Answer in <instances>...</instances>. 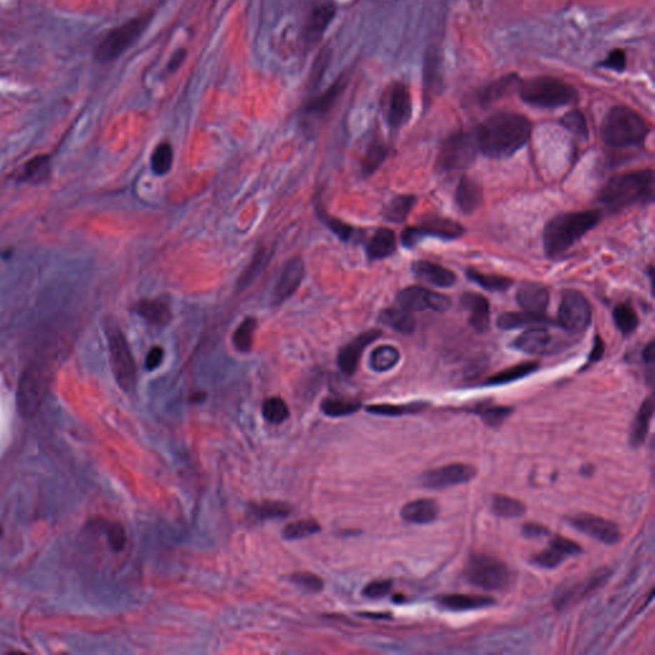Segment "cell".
<instances>
[{"label":"cell","mask_w":655,"mask_h":655,"mask_svg":"<svg viewBox=\"0 0 655 655\" xmlns=\"http://www.w3.org/2000/svg\"><path fill=\"white\" fill-rule=\"evenodd\" d=\"M600 133L604 144L611 148L639 146L647 140L650 125L637 111L619 105L607 113Z\"/></svg>","instance_id":"obj_4"},{"label":"cell","mask_w":655,"mask_h":655,"mask_svg":"<svg viewBox=\"0 0 655 655\" xmlns=\"http://www.w3.org/2000/svg\"><path fill=\"white\" fill-rule=\"evenodd\" d=\"M108 542L114 552H120L125 546V531L120 523H111L108 528Z\"/></svg>","instance_id":"obj_55"},{"label":"cell","mask_w":655,"mask_h":655,"mask_svg":"<svg viewBox=\"0 0 655 655\" xmlns=\"http://www.w3.org/2000/svg\"><path fill=\"white\" fill-rule=\"evenodd\" d=\"M604 350H605V346H604L603 340L599 336H596L595 339H594V346H593V350H591L589 354V360H588L590 365L595 364L603 357Z\"/></svg>","instance_id":"obj_62"},{"label":"cell","mask_w":655,"mask_h":655,"mask_svg":"<svg viewBox=\"0 0 655 655\" xmlns=\"http://www.w3.org/2000/svg\"><path fill=\"white\" fill-rule=\"evenodd\" d=\"M263 416L270 424H282L289 418V408L282 398H268L263 405Z\"/></svg>","instance_id":"obj_46"},{"label":"cell","mask_w":655,"mask_h":655,"mask_svg":"<svg viewBox=\"0 0 655 655\" xmlns=\"http://www.w3.org/2000/svg\"><path fill=\"white\" fill-rule=\"evenodd\" d=\"M296 585L312 593H317L324 588V581L315 574L311 572H297L291 577Z\"/></svg>","instance_id":"obj_54"},{"label":"cell","mask_w":655,"mask_h":655,"mask_svg":"<svg viewBox=\"0 0 655 655\" xmlns=\"http://www.w3.org/2000/svg\"><path fill=\"white\" fill-rule=\"evenodd\" d=\"M654 199V172H630L611 178L599 193V201L613 212L635 204H649Z\"/></svg>","instance_id":"obj_3"},{"label":"cell","mask_w":655,"mask_h":655,"mask_svg":"<svg viewBox=\"0 0 655 655\" xmlns=\"http://www.w3.org/2000/svg\"><path fill=\"white\" fill-rule=\"evenodd\" d=\"M439 516V504L434 499L421 498L408 502L401 509V517L406 523L427 525L434 523Z\"/></svg>","instance_id":"obj_27"},{"label":"cell","mask_w":655,"mask_h":655,"mask_svg":"<svg viewBox=\"0 0 655 655\" xmlns=\"http://www.w3.org/2000/svg\"><path fill=\"white\" fill-rule=\"evenodd\" d=\"M392 588H393V584L390 580H375L365 586L362 594L370 599H379V598L388 595Z\"/></svg>","instance_id":"obj_56"},{"label":"cell","mask_w":655,"mask_h":655,"mask_svg":"<svg viewBox=\"0 0 655 655\" xmlns=\"http://www.w3.org/2000/svg\"><path fill=\"white\" fill-rule=\"evenodd\" d=\"M173 164V149L168 142H163L155 149L151 156V167L156 174H167Z\"/></svg>","instance_id":"obj_51"},{"label":"cell","mask_w":655,"mask_h":655,"mask_svg":"<svg viewBox=\"0 0 655 655\" xmlns=\"http://www.w3.org/2000/svg\"><path fill=\"white\" fill-rule=\"evenodd\" d=\"M305 277V264L301 258L289 260L280 273V280L273 291L272 302L280 305L295 294Z\"/></svg>","instance_id":"obj_17"},{"label":"cell","mask_w":655,"mask_h":655,"mask_svg":"<svg viewBox=\"0 0 655 655\" xmlns=\"http://www.w3.org/2000/svg\"><path fill=\"white\" fill-rule=\"evenodd\" d=\"M476 476V469L471 464H449L432 469L421 475V485L432 490H442L450 486L461 485Z\"/></svg>","instance_id":"obj_13"},{"label":"cell","mask_w":655,"mask_h":655,"mask_svg":"<svg viewBox=\"0 0 655 655\" xmlns=\"http://www.w3.org/2000/svg\"><path fill=\"white\" fill-rule=\"evenodd\" d=\"M464 233V227L460 223L439 215H427L421 219V223L418 226L408 227L404 230L401 242L406 249H413L427 237L452 241L460 238Z\"/></svg>","instance_id":"obj_11"},{"label":"cell","mask_w":655,"mask_h":655,"mask_svg":"<svg viewBox=\"0 0 655 655\" xmlns=\"http://www.w3.org/2000/svg\"><path fill=\"white\" fill-rule=\"evenodd\" d=\"M387 122L388 125L398 130L410 120L413 114V102L407 86L404 83H394L389 89L387 97Z\"/></svg>","instance_id":"obj_16"},{"label":"cell","mask_w":655,"mask_h":655,"mask_svg":"<svg viewBox=\"0 0 655 655\" xmlns=\"http://www.w3.org/2000/svg\"><path fill=\"white\" fill-rule=\"evenodd\" d=\"M562 125L566 127L570 132L574 133L581 139L589 137V128L585 116L580 111H568L562 118Z\"/></svg>","instance_id":"obj_53"},{"label":"cell","mask_w":655,"mask_h":655,"mask_svg":"<svg viewBox=\"0 0 655 655\" xmlns=\"http://www.w3.org/2000/svg\"><path fill=\"white\" fill-rule=\"evenodd\" d=\"M516 298L523 311L534 314H544L549 305L548 289L537 282H525L516 294Z\"/></svg>","instance_id":"obj_22"},{"label":"cell","mask_w":655,"mask_h":655,"mask_svg":"<svg viewBox=\"0 0 655 655\" xmlns=\"http://www.w3.org/2000/svg\"><path fill=\"white\" fill-rule=\"evenodd\" d=\"M105 333L114 378L120 389L125 393H132L137 384V370L130 345L118 325L109 323Z\"/></svg>","instance_id":"obj_8"},{"label":"cell","mask_w":655,"mask_h":655,"mask_svg":"<svg viewBox=\"0 0 655 655\" xmlns=\"http://www.w3.org/2000/svg\"><path fill=\"white\" fill-rule=\"evenodd\" d=\"M268 258H269V256H268V251L266 249H261L255 254L250 266L244 270L242 277L238 280V288L240 289L249 287L251 283L258 278L260 273L264 270V268L268 264Z\"/></svg>","instance_id":"obj_49"},{"label":"cell","mask_w":655,"mask_h":655,"mask_svg":"<svg viewBox=\"0 0 655 655\" xmlns=\"http://www.w3.org/2000/svg\"><path fill=\"white\" fill-rule=\"evenodd\" d=\"M380 336H382V331L378 329L364 331L354 340H351L347 346L343 347L338 354V365L340 370L347 375H352L359 366L361 354L365 351V348L379 338Z\"/></svg>","instance_id":"obj_18"},{"label":"cell","mask_w":655,"mask_h":655,"mask_svg":"<svg viewBox=\"0 0 655 655\" xmlns=\"http://www.w3.org/2000/svg\"><path fill=\"white\" fill-rule=\"evenodd\" d=\"M517 91L523 102L543 109H556L571 105L579 99V92L572 85L552 76H539L521 80Z\"/></svg>","instance_id":"obj_5"},{"label":"cell","mask_w":655,"mask_h":655,"mask_svg":"<svg viewBox=\"0 0 655 655\" xmlns=\"http://www.w3.org/2000/svg\"><path fill=\"white\" fill-rule=\"evenodd\" d=\"M551 544L554 545L556 548H558L560 552L565 553L568 558L574 557V556H579L582 553L581 545L577 544L576 542L568 539V537L556 535L551 540Z\"/></svg>","instance_id":"obj_57"},{"label":"cell","mask_w":655,"mask_h":655,"mask_svg":"<svg viewBox=\"0 0 655 655\" xmlns=\"http://www.w3.org/2000/svg\"><path fill=\"white\" fill-rule=\"evenodd\" d=\"M613 320L623 336H630L639 326V317L633 306L627 302L619 303L613 310Z\"/></svg>","instance_id":"obj_41"},{"label":"cell","mask_w":655,"mask_h":655,"mask_svg":"<svg viewBox=\"0 0 655 655\" xmlns=\"http://www.w3.org/2000/svg\"><path fill=\"white\" fill-rule=\"evenodd\" d=\"M467 411L478 416L488 427L497 429L504 424L513 410L507 406L495 405L488 401L471 406Z\"/></svg>","instance_id":"obj_31"},{"label":"cell","mask_w":655,"mask_h":655,"mask_svg":"<svg viewBox=\"0 0 655 655\" xmlns=\"http://www.w3.org/2000/svg\"><path fill=\"white\" fill-rule=\"evenodd\" d=\"M483 188L472 178L464 176L460 179L455 193V201L461 213L470 215L478 210L483 202Z\"/></svg>","instance_id":"obj_26"},{"label":"cell","mask_w":655,"mask_h":655,"mask_svg":"<svg viewBox=\"0 0 655 655\" xmlns=\"http://www.w3.org/2000/svg\"><path fill=\"white\" fill-rule=\"evenodd\" d=\"M256 319L255 317H247L244 319L240 326L237 328L235 334H233V345L240 352H249L252 348V342H254V336L256 331Z\"/></svg>","instance_id":"obj_45"},{"label":"cell","mask_w":655,"mask_h":655,"mask_svg":"<svg viewBox=\"0 0 655 655\" xmlns=\"http://www.w3.org/2000/svg\"><path fill=\"white\" fill-rule=\"evenodd\" d=\"M492 512L501 518H517L525 515L526 506L523 502L512 497L494 494L492 498Z\"/></svg>","instance_id":"obj_39"},{"label":"cell","mask_w":655,"mask_h":655,"mask_svg":"<svg viewBox=\"0 0 655 655\" xmlns=\"http://www.w3.org/2000/svg\"><path fill=\"white\" fill-rule=\"evenodd\" d=\"M151 13H145L135 17L109 31L96 46V62L106 64L118 60L122 54H125L140 39L151 22Z\"/></svg>","instance_id":"obj_7"},{"label":"cell","mask_w":655,"mask_h":655,"mask_svg":"<svg viewBox=\"0 0 655 655\" xmlns=\"http://www.w3.org/2000/svg\"><path fill=\"white\" fill-rule=\"evenodd\" d=\"M360 407V402H354V401L326 399L322 405V410L329 418H340V416H347V415L357 413Z\"/></svg>","instance_id":"obj_50"},{"label":"cell","mask_w":655,"mask_h":655,"mask_svg":"<svg viewBox=\"0 0 655 655\" xmlns=\"http://www.w3.org/2000/svg\"><path fill=\"white\" fill-rule=\"evenodd\" d=\"M336 15V6L331 0H320L310 12L303 29V39L308 44H315L324 34Z\"/></svg>","instance_id":"obj_19"},{"label":"cell","mask_w":655,"mask_h":655,"mask_svg":"<svg viewBox=\"0 0 655 655\" xmlns=\"http://www.w3.org/2000/svg\"><path fill=\"white\" fill-rule=\"evenodd\" d=\"M539 368L537 362H521L518 365H515L512 368H506L503 371L497 373L495 375L490 376L485 382V385L489 387H497V385H506V384L513 383L520 379H523L526 376L531 375Z\"/></svg>","instance_id":"obj_35"},{"label":"cell","mask_w":655,"mask_h":655,"mask_svg":"<svg viewBox=\"0 0 655 655\" xmlns=\"http://www.w3.org/2000/svg\"><path fill=\"white\" fill-rule=\"evenodd\" d=\"M568 521L576 530L604 544H617L621 540L619 525L600 516L579 513L570 517Z\"/></svg>","instance_id":"obj_15"},{"label":"cell","mask_w":655,"mask_h":655,"mask_svg":"<svg viewBox=\"0 0 655 655\" xmlns=\"http://www.w3.org/2000/svg\"><path fill=\"white\" fill-rule=\"evenodd\" d=\"M323 221L326 223V226L331 228V232H334L342 241H347V240H350L352 237L354 229L346 223L338 221L336 218H331V216L325 215V214L323 215Z\"/></svg>","instance_id":"obj_58"},{"label":"cell","mask_w":655,"mask_h":655,"mask_svg":"<svg viewBox=\"0 0 655 655\" xmlns=\"http://www.w3.org/2000/svg\"><path fill=\"white\" fill-rule=\"evenodd\" d=\"M552 324V320L544 314H534L529 311L504 312L497 319V326L502 331H513L529 325Z\"/></svg>","instance_id":"obj_29"},{"label":"cell","mask_w":655,"mask_h":655,"mask_svg":"<svg viewBox=\"0 0 655 655\" xmlns=\"http://www.w3.org/2000/svg\"><path fill=\"white\" fill-rule=\"evenodd\" d=\"M602 66L617 72H622L626 68V53L621 49L612 50L608 57L603 60Z\"/></svg>","instance_id":"obj_59"},{"label":"cell","mask_w":655,"mask_h":655,"mask_svg":"<svg viewBox=\"0 0 655 655\" xmlns=\"http://www.w3.org/2000/svg\"><path fill=\"white\" fill-rule=\"evenodd\" d=\"M49 388V374L41 364H30L23 370L17 390V407L23 418H32L44 402Z\"/></svg>","instance_id":"obj_10"},{"label":"cell","mask_w":655,"mask_h":655,"mask_svg":"<svg viewBox=\"0 0 655 655\" xmlns=\"http://www.w3.org/2000/svg\"><path fill=\"white\" fill-rule=\"evenodd\" d=\"M429 404L422 402V401H415L410 404H402V405H389V404H382V405L368 406V413H374V415H380V416H389V418H398V416H405V415H415V413H422L425 411Z\"/></svg>","instance_id":"obj_38"},{"label":"cell","mask_w":655,"mask_h":655,"mask_svg":"<svg viewBox=\"0 0 655 655\" xmlns=\"http://www.w3.org/2000/svg\"><path fill=\"white\" fill-rule=\"evenodd\" d=\"M602 219L598 210L570 212L552 218L545 224L543 244L546 256L560 258L566 254L574 243L595 227Z\"/></svg>","instance_id":"obj_2"},{"label":"cell","mask_w":655,"mask_h":655,"mask_svg":"<svg viewBox=\"0 0 655 655\" xmlns=\"http://www.w3.org/2000/svg\"><path fill=\"white\" fill-rule=\"evenodd\" d=\"M379 320L393 331L402 334H411L416 328V320L411 312L401 308H389L382 311Z\"/></svg>","instance_id":"obj_33"},{"label":"cell","mask_w":655,"mask_h":655,"mask_svg":"<svg viewBox=\"0 0 655 655\" xmlns=\"http://www.w3.org/2000/svg\"><path fill=\"white\" fill-rule=\"evenodd\" d=\"M163 357H164V351L162 347H153L146 357V368L148 370H154L162 364Z\"/></svg>","instance_id":"obj_61"},{"label":"cell","mask_w":655,"mask_h":655,"mask_svg":"<svg viewBox=\"0 0 655 655\" xmlns=\"http://www.w3.org/2000/svg\"><path fill=\"white\" fill-rule=\"evenodd\" d=\"M438 604L450 612H469L485 609L495 604L490 596L469 595V594H446L436 599Z\"/></svg>","instance_id":"obj_25"},{"label":"cell","mask_w":655,"mask_h":655,"mask_svg":"<svg viewBox=\"0 0 655 655\" xmlns=\"http://www.w3.org/2000/svg\"><path fill=\"white\" fill-rule=\"evenodd\" d=\"M520 81H521V80H520L517 76H515V74H509L507 77H503L499 81H495L494 83H492L490 86H488V88L483 91L480 100H481L483 103H490V102H494V100H498V99H501V97H504V96L509 94L512 90L518 88Z\"/></svg>","instance_id":"obj_43"},{"label":"cell","mask_w":655,"mask_h":655,"mask_svg":"<svg viewBox=\"0 0 655 655\" xmlns=\"http://www.w3.org/2000/svg\"><path fill=\"white\" fill-rule=\"evenodd\" d=\"M653 413H654L653 398L648 397L642 402V405L640 406L633 420L631 432H630V444L633 448H637L645 442L648 436L649 427L653 419Z\"/></svg>","instance_id":"obj_28"},{"label":"cell","mask_w":655,"mask_h":655,"mask_svg":"<svg viewBox=\"0 0 655 655\" xmlns=\"http://www.w3.org/2000/svg\"><path fill=\"white\" fill-rule=\"evenodd\" d=\"M135 311L150 324L158 325V326L168 324L172 319V312H170L168 303L160 300H142V301L137 302L135 306Z\"/></svg>","instance_id":"obj_32"},{"label":"cell","mask_w":655,"mask_h":655,"mask_svg":"<svg viewBox=\"0 0 655 655\" xmlns=\"http://www.w3.org/2000/svg\"><path fill=\"white\" fill-rule=\"evenodd\" d=\"M466 277L472 283L478 284V287L489 291V292H506L511 286L513 284V280L503 275H497V274H485V273L478 272L472 268H469L466 270Z\"/></svg>","instance_id":"obj_36"},{"label":"cell","mask_w":655,"mask_h":655,"mask_svg":"<svg viewBox=\"0 0 655 655\" xmlns=\"http://www.w3.org/2000/svg\"><path fill=\"white\" fill-rule=\"evenodd\" d=\"M531 123L525 116L502 111L478 125L475 137L478 151L490 159H506L528 144Z\"/></svg>","instance_id":"obj_1"},{"label":"cell","mask_w":655,"mask_h":655,"mask_svg":"<svg viewBox=\"0 0 655 655\" xmlns=\"http://www.w3.org/2000/svg\"><path fill=\"white\" fill-rule=\"evenodd\" d=\"M387 156H388V148H387V145L384 144L383 141H373L368 145V150L364 155V160H362L364 174H366V176L373 174L383 164L384 160L387 159Z\"/></svg>","instance_id":"obj_42"},{"label":"cell","mask_w":655,"mask_h":655,"mask_svg":"<svg viewBox=\"0 0 655 655\" xmlns=\"http://www.w3.org/2000/svg\"><path fill=\"white\" fill-rule=\"evenodd\" d=\"M593 310L589 300L580 291L566 289L560 297L558 323L571 333H581L589 328Z\"/></svg>","instance_id":"obj_12"},{"label":"cell","mask_w":655,"mask_h":655,"mask_svg":"<svg viewBox=\"0 0 655 655\" xmlns=\"http://www.w3.org/2000/svg\"><path fill=\"white\" fill-rule=\"evenodd\" d=\"M511 346L513 347L516 351H520L523 354H545L552 348V337L549 331L544 328L535 326L516 337Z\"/></svg>","instance_id":"obj_21"},{"label":"cell","mask_w":655,"mask_h":655,"mask_svg":"<svg viewBox=\"0 0 655 655\" xmlns=\"http://www.w3.org/2000/svg\"><path fill=\"white\" fill-rule=\"evenodd\" d=\"M50 176V159L46 155H39L23 165L20 181L29 184H41Z\"/></svg>","instance_id":"obj_34"},{"label":"cell","mask_w":655,"mask_h":655,"mask_svg":"<svg viewBox=\"0 0 655 655\" xmlns=\"http://www.w3.org/2000/svg\"><path fill=\"white\" fill-rule=\"evenodd\" d=\"M609 574H611V572L607 568H604L600 572H596L594 576H591L590 579H586L584 581L577 582L574 585L562 589V591L556 595V599H554L553 603L558 609L566 608L568 605L574 603L576 600L582 599L584 596L588 595L591 591H594L599 586H602L603 582H605V580L609 577Z\"/></svg>","instance_id":"obj_20"},{"label":"cell","mask_w":655,"mask_h":655,"mask_svg":"<svg viewBox=\"0 0 655 655\" xmlns=\"http://www.w3.org/2000/svg\"><path fill=\"white\" fill-rule=\"evenodd\" d=\"M398 308L408 312H419L425 310H434L436 312H444L450 306V300L446 295L429 291L420 286H411L399 291L396 297Z\"/></svg>","instance_id":"obj_14"},{"label":"cell","mask_w":655,"mask_h":655,"mask_svg":"<svg viewBox=\"0 0 655 655\" xmlns=\"http://www.w3.org/2000/svg\"><path fill=\"white\" fill-rule=\"evenodd\" d=\"M549 534V530L540 523H528L523 526V535L528 539H537Z\"/></svg>","instance_id":"obj_60"},{"label":"cell","mask_w":655,"mask_h":655,"mask_svg":"<svg viewBox=\"0 0 655 655\" xmlns=\"http://www.w3.org/2000/svg\"><path fill=\"white\" fill-rule=\"evenodd\" d=\"M461 306L470 312L469 323L478 333H485L490 326V308L485 297L478 294L466 292L461 297Z\"/></svg>","instance_id":"obj_24"},{"label":"cell","mask_w":655,"mask_h":655,"mask_svg":"<svg viewBox=\"0 0 655 655\" xmlns=\"http://www.w3.org/2000/svg\"><path fill=\"white\" fill-rule=\"evenodd\" d=\"M464 576L469 584L486 591L507 589L512 582V571L507 563L484 553L470 556Z\"/></svg>","instance_id":"obj_6"},{"label":"cell","mask_w":655,"mask_h":655,"mask_svg":"<svg viewBox=\"0 0 655 655\" xmlns=\"http://www.w3.org/2000/svg\"><path fill=\"white\" fill-rule=\"evenodd\" d=\"M250 511L252 515L260 520H269L287 517L291 513V507L283 502L266 501L251 504Z\"/></svg>","instance_id":"obj_44"},{"label":"cell","mask_w":655,"mask_h":655,"mask_svg":"<svg viewBox=\"0 0 655 655\" xmlns=\"http://www.w3.org/2000/svg\"><path fill=\"white\" fill-rule=\"evenodd\" d=\"M184 57H186V53H184V50H181V52L176 53V54H174V55L172 57V60H170V71H176L178 67L182 64V62H184Z\"/></svg>","instance_id":"obj_64"},{"label":"cell","mask_w":655,"mask_h":655,"mask_svg":"<svg viewBox=\"0 0 655 655\" xmlns=\"http://www.w3.org/2000/svg\"><path fill=\"white\" fill-rule=\"evenodd\" d=\"M416 196L413 195H398L390 200L384 207L383 216L388 221L402 223L407 219L413 207L416 205Z\"/></svg>","instance_id":"obj_37"},{"label":"cell","mask_w":655,"mask_h":655,"mask_svg":"<svg viewBox=\"0 0 655 655\" xmlns=\"http://www.w3.org/2000/svg\"><path fill=\"white\" fill-rule=\"evenodd\" d=\"M396 249L397 241L394 232L388 228H380L376 230L374 236L368 241L366 251L370 260H383L392 256Z\"/></svg>","instance_id":"obj_30"},{"label":"cell","mask_w":655,"mask_h":655,"mask_svg":"<svg viewBox=\"0 0 655 655\" xmlns=\"http://www.w3.org/2000/svg\"><path fill=\"white\" fill-rule=\"evenodd\" d=\"M567 558L568 557H567L566 554L560 552L558 548H556L553 544H549V546L544 549L543 552L537 553L532 557V563L535 566L542 567L545 570H553V568L560 566Z\"/></svg>","instance_id":"obj_52"},{"label":"cell","mask_w":655,"mask_h":655,"mask_svg":"<svg viewBox=\"0 0 655 655\" xmlns=\"http://www.w3.org/2000/svg\"><path fill=\"white\" fill-rule=\"evenodd\" d=\"M401 354L396 347L380 346L373 351L370 356V366L376 373H385L394 368L399 362Z\"/></svg>","instance_id":"obj_40"},{"label":"cell","mask_w":655,"mask_h":655,"mask_svg":"<svg viewBox=\"0 0 655 655\" xmlns=\"http://www.w3.org/2000/svg\"><path fill=\"white\" fill-rule=\"evenodd\" d=\"M478 151L475 133H453L443 141L436 158V170L441 173L467 170L475 162Z\"/></svg>","instance_id":"obj_9"},{"label":"cell","mask_w":655,"mask_h":655,"mask_svg":"<svg viewBox=\"0 0 655 655\" xmlns=\"http://www.w3.org/2000/svg\"><path fill=\"white\" fill-rule=\"evenodd\" d=\"M413 272L418 280L436 287L449 288L456 284L455 273L432 261L416 260L413 264Z\"/></svg>","instance_id":"obj_23"},{"label":"cell","mask_w":655,"mask_h":655,"mask_svg":"<svg viewBox=\"0 0 655 655\" xmlns=\"http://www.w3.org/2000/svg\"><path fill=\"white\" fill-rule=\"evenodd\" d=\"M342 90H343L342 81L336 82L331 88L325 91L324 94L317 96L315 100L311 102V104L308 106V111L312 113V114H324L325 111H329L331 105L336 103V100L338 99Z\"/></svg>","instance_id":"obj_48"},{"label":"cell","mask_w":655,"mask_h":655,"mask_svg":"<svg viewBox=\"0 0 655 655\" xmlns=\"http://www.w3.org/2000/svg\"><path fill=\"white\" fill-rule=\"evenodd\" d=\"M320 525L317 521L312 518H305V520H298L295 523H289L284 530H283V537L287 540H297L302 537L314 535L320 531Z\"/></svg>","instance_id":"obj_47"},{"label":"cell","mask_w":655,"mask_h":655,"mask_svg":"<svg viewBox=\"0 0 655 655\" xmlns=\"http://www.w3.org/2000/svg\"><path fill=\"white\" fill-rule=\"evenodd\" d=\"M642 359L645 361V364L648 365H653L655 360V343L654 340H650L648 343V346L645 347L644 352H642Z\"/></svg>","instance_id":"obj_63"}]
</instances>
